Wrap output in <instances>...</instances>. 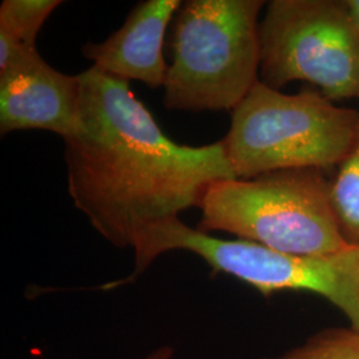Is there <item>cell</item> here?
I'll list each match as a JSON object with an SVG mask.
<instances>
[{
    "mask_svg": "<svg viewBox=\"0 0 359 359\" xmlns=\"http://www.w3.org/2000/svg\"><path fill=\"white\" fill-rule=\"evenodd\" d=\"M79 79L81 128L65 142L68 193L111 244L132 248L147 226L200 208L210 185L237 179L222 140L177 144L129 81L95 67Z\"/></svg>",
    "mask_w": 359,
    "mask_h": 359,
    "instance_id": "cell-1",
    "label": "cell"
},
{
    "mask_svg": "<svg viewBox=\"0 0 359 359\" xmlns=\"http://www.w3.org/2000/svg\"><path fill=\"white\" fill-rule=\"evenodd\" d=\"M359 133V111L342 108L318 90L294 95L258 81L231 112L222 139L237 179L289 169L339 167Z\"/></svg>",
    "mask_w": 359,
    "mask_h": 359,
    "instance_id": "cell-2",
    "label": "cell"
},
{
    "mask_svg": "<svg viewBox=\"0 0 359 359\" xmlns=\"http://www.w3.org/2000/svg\"><path fill=\"white\" fill-rule=\"evenodd\" d=\"M261 0L181 4L164 83L170 111H234L259 81Z\"/></svg>",
    "mask_w": 359,
    "mask_h": 359,
    "instance_id": "cell-3",
    "label": "cell"
},
{
    "mask_svg": "<svg viewBox=\"0 0 359 359\" xmlns=\"http://www.w3.org/2000/svg\"><path fill=\"white\" fill-rule=\"evenodd\" d=\"M332 180L320 169H289L253 179L224 180L206 191L198 231H225L301 256L339 253L348 245L330 200Z\"/></svg>",
    "mask_w": 359,
    "mask_h": 359,
    "instance_id": "cell-4",
    "label": "cell"
},
{
    "mask_svg": "<svg viewBox=\"0 0 359 359\" xmlns=\"http://www.w3.org/2000/svg\"><path fill=\"white\" fill-rule=\"evenodd\" d=\"M135 269L107 290L132 283L154 259L172 250L201 257L217 273L250 285L261 294L294 290L318 294L339 309L350 326L359 329V248L325 256L283 253L245 240H222L193 229L179 217L154 224L135 238Z\"/></svg>",
    "mask_w": 359,
    "mask_h": 359,
    "instance_id": "cell-5",
    "label": "cell"
},
{
    "mask_svg": "<svg viewBox=\"0 0 359 359\" xmlns=\"http://www.w3.org/2000/svg\"><path fill=\"white\" fill-rule=\"evenodd\" d=\"M259 81H305L329 100L358 95L359 35L346 0H273L259 23Z\"/></svg>",
    "mask_w": 359,
    "mask_h": 359,
    "instance_id": "cell-6",
    "label": "cell"
},
{
    "mask_svg": "<svg viewBox=\"0 0 359 359\" xmlns=\"http://www.w3.org/2000/svg\"><path fill=\"white\" fill-rule=\"evenodd\" d=\"M80 79L59 72L38 52L0 71V133L44 129L65 140L76 136Z\"/></svg>",
    "mask_w": 359,
    "mask_h": 359,
    "instance_id": "cell-7",
    "label": "cell"
},
{
    "mask_svg": "<svg viewBox=\"0 0 359 359\" xmlns=\"http://www.w3.org/2000/svg\"><path fill=\"white\" fill-rule=\"evenodd\" d=\"M181 4L180 0L139 3L121 28L103 43L86 44L83 55L111 76L149 88L164 87L169 67L163 53L165 31Z\"/></svg>",
    "mask_w": 359,
    "mask_h": 359,
    "instance_id": "cell-8",
    "label": "cell"
},
{
    "mask_svg": "<svg viewBox=\"0 0 359 359\" xmlns=\"http://www.w3.org/2000/svg\"><path fill=\"white\" fill-rule=\"evenodd\" d=\"M59 0H4L0 6V71L38 52L36 39Z\"/></svg>",
    "mask_w": 359,
    "mask_h": 359,
    "instance_id": "cell-9",
    "label": "cell"
},
{
    "mask_svg": "<svg viewBox=\"0 0 359 359\" xmlns=\"http://www.w3.org/2000/svg\"><path fill=\"white\" fill-rule=\"evenodd\" d=\"M334 216L346 243L359 248V133L330 184Z\"/></svg>",
    "mask_w": 359,
    "mask_h": 359,
    "instance_id": "cell-10",
    "label": "cell"
},
{
    "mask_svg": "<svg viewBox=\"0 0 359 359\" xmlns=\"http://www.w3.org/2000/svg\"><path fill=\"white\" fill-rule=\"evenodd\" d=\"M266 359H359V329L329 327L283 355Z\"/></svg>",
    "mask_w": 359,
    "mask_h": 359,
    "instance_id": "cell-11",
    "label": "cell"
},
{
    "mask_svg": "<svg viewBox=\"0 0 359 359\" xmlns=\"http://www.w3.org/2000/svg\"><path fill=\"white\" fill-rule=\"evenodd\" d=\"M346 6L350 20L359 35V0H346Z\"/></svg>",
    "mask_w": 359,
    "mask_h": 359,
    "instance_id": "cell-12",
    "label": "cell"
},
{
    "mask_svg": "<svg viewBox=\"0 0 359 359\" xmlns=\"http://www.w3.org/2000/svg\"><path fill=\"white\" fill-rule=\"evenodd\" d=\"M175 354V350L172 347L161 346L154 350L151 354H148L145 358L142 359H172Z\"/></svg>",
    "mask_w": 359,
    "mask_h": 359,
    "instance_id": "cell-13",
    "label": "cell"
},
{
    "mask_svg": "<svg viewBox=\"0 0 359 359\" xmlns=\"http://www.w3.org/2000/svg\"><path fill=\"white\" fill-rule=\"evenodd\" d=\"M357 97H359V68H358V95H357Z\"/></svg>",
    "mask_w": 359,
    "mask_h": 359,
    "instance_id": "cell-14",
    "label": "cell"
}]
</instances>
